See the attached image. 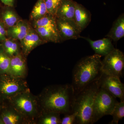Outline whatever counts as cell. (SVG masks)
<instances>
[{
    "instance_id": "cell-1",
    "label": "cell",
    "mask_w": 124,
    "mask_h": 124,
    "mask_svg": "<svg viewBox=\"0 0 124 124\" xmlns=\"http://www.w3.org/2000/svg\"><path fill=\"white\" fill-rule=\"evenodd\" d=\"M75 93L72 85L46 86L37 96L40 111L66 115L73 113Z\"/></svg>"
},
{
    "instance_id": "cell-2",
    "label": "cell",
    "mask_w": 124,
    "mask_h": 124,
    "mask_svg": "<svg viewBox=\"0 0 124 124\" xmlns=\"http://www.w3.org/2000/svg\"><path fill=\"white\" fill-rule=\"evenodd\" d=\"M101 55L94 54L82 58L74 67L72 84L75 94L100 80L103 73Z\"/></svg>"
},
{
    "instance_id": "cell-3",
    "label": "cell",
    "mask_w": 124,
    "mask_h": 124,
    "mask_svg": "<svg viewBox=\"0 0 124 124\" xmlns=\"http://www.w3.org/2000/svg\"><path fill=\"white\" fill-rule=\"evenodd\" d=\"M99 81L75 94L73 112L76 114L75 124H93L94 103L99 88Z\"/></svg>"
},
{
    "instance_id": "cell-4",
    "label": "cell",
    "mask_w": 124,
    "mask_h": 124,
    "mask_svg": "<svg viewBox=\"0 0 124 124\" xmlns=\"http://www.w3.org/2000/svg\"><path fill=\"white\" fill-rule=\"evenodd\" d=\"M5 102L19 113L28 124H35L41 111L37 95L32 94L30 89L18 94Z\"/></svg>"
},
{
    "instance_id": "cell-5",
    "label": "cell",
    "mask_w": 124,
    "mask_h": 124,
    "mask_svg": "<svg viewBox=\"0 0 124 124\" xmlns=\"http://www.w3.org/2000/svg\"><path fill=\"white\" fill-rule=\"evenodd\" d=\"M29 89L25 79L15 77L8 73L0 74V101L2 104Z\"/></svg>"
},
{
    "instance_id": "cell-6",
    "label": "cell",
    "mask_w": 124,
    "mask_h": 124,
    "mask_svg": "<svg viewBox=\"0 0 124 124\" xmlns=\"http://www.w3.org/2000/svg\"><path fill=\"white\" fill-rule=\"evenodd\" d=\"M116 98L106 90L99 86L94 103L93 124L104 116L111 115L118 102Z\"/></svg>"
},
{
    "instance_id": "cell-7",
    "label": "cell",
    "mask_w": 124,
    "mask_h": 124,
    "mask_svg": "<svg viewBox=\"0 0 124 124\" xmlns=\"http://www.w3.org/2000/svg\"><path fill=\"white\" fill-rule=\"evenodd\" d=\"M101 62L103 73L120 78L122 77L124 68V55L120 50L114 49L105 55Z\"/></svg>"
},
{
    "instance_id": "cell-8",
    "label": "cell",
    "mask_w": 124,
    "mask_h": 124,
    "mask_svg": "<svg viewBox=\"0 0 124 124\" xmlns=\"http://www.w3.org/2000/svg\"><path fill=\"white\" fill-rule=\"evenodd\" d=\"M119 77L103 73L99 81V86L120 101H124V85Z\"/></svg>"
},
{
    "instance_id": "cell-9",
    "label": "cell",
    "mask_w": 124,
    "mask_h": 124,
    "mask_svg": "<svg viewBox=\"0 0 124 124\" xmlns=\"http://www.w3.org/2000/svg\"><path fill=\"white\" fill-rule=\"evenodd\" d=\"M56 24L61 42L81 37L80 34L81 31L73 20L56 17Z\"/></svg>"
},
{
    "instance_id": "cell-10",
    "label": "cell",
    "mask_w": 124,
    "mask_h": 124,
    "mask_svg": "<svg viewBox=\"0 0 124 124\" xmlns=\"http://www.w3.org/2000/svg\"><path fill=\"white\" fill-rule=\"evenodd\" d=\"M0 124H28L22 116L7 102L0 110Z\"/></svg>"
},
{
    "instance_id": "cell-11",
    "label": "cell",
    "mask_w": 124,
    "mask_h": 124,
    "mask_svg": "<svg viewBox=\"0 0 124 124\" xmlns=\"http://www.w3.org/2000/svg\"><path fill=\"white\" fill-rule=\"evenodd\" d=\"M19 42L22 53L26 57L37 47L45 44L32 27L29 33Z\"/></svg>"
},
{
    "instance_id": "cell-12",
    "label": "cell",
    "mask_w": 124,
    "mask_h": 124,
    "mask_svg": "<svg viewBox=\"0 0 124 124\" xmlns=\"http://www.w3.org/2000/svg\"><path fill=\"white\" fill-rule=\"evenodd\" d=\"M26 58L22 53L11 58L9 74L25 79L27 73Z\"/></svg>"
},
{
    "instance_id": "cell-13",
    "label": "cell",
    "mask_w": 124,
    "mask_h": 124,
    "mask_svg": "<svg viewBox=\"0 0 124 124\" xmlns=\"http://www.w3.org/2000/svg\"><path fill=\"white\" fill-rule=\"evenodd\" d=\"M32 28L30 22L21 19L14 26L7 28V38L20 41L27 35Z\"/></svg>"
},
{
    "instance_id": "cell-14",
    "label": "cell",
    "mask_w": 124,
    "mask_h": 124,
    "mask_svg": "<svg viewBox=\"0 0 124 124\" xmlns=\"http://www.w3.org/2000/svg\"><path fill=\"white\" fill-rule=\"evenodd\" d=\"M89 43L95 54L101 56L107 55L115 48L110 38H103L97 40H92L90 38L81 37Z\"/></svg>"
},
{
    "instance_id": "cell-15",
    "label": "cell",
    "mask_w": 124,
    "mask_h": 124,
    "mask_svg": "<svg viewBox=\"0 0 124 124\" xmlns=\"http://www.w3.org/2000/svg\"><path fill=\"white\" fill-rule=\"evenodd\" d=\"M91 17L90 11L82 5L76 2L74 21L81 31L90 23Z\"/></svg>"
},
{
    "instance_id": "cell-16",
    "label": "cell",
    "mask_w": 124,
    "mask_h": 124,
    "mask_svg": "<svg viewBox=\"0 0 124 124\" xmlns=\"http://www.w3.org/2000/svg\"><path fill=\"white\" fill-rule=\"evenodd\" d=\"M76 2L73 0H62L56 12L55 17L74 21Z\"/></svg>"
},
{
    "instance_id": "cell-17",
    "label": "cell",
    "mask_w": 124,
    "mask_h": 124,
    "mask_svg": "<svg viewBox=\"0 0 124 124\" xmlns=\"http://www.w3.org/2000/svg\"><path fill=\"white\" fill-rule=\"evenodd\" d=\"M7 6L0 10V20L4 23L7 29L14 26L22 19L15 10L11 8L12 7Z\"/></svg>"
},
{
    "instance_id": "cell-18",
    "label": "cell",
    "mask_w": 124,
    "mask_h": 124,
    "mask_svg": "<svg viewBox=\"0 0 124 124\" xmlns=\"http://www.w3.org/2000/svg\"><path fill=\"white\" fill-rule=\"evenodd\" d=\"M33 28L45 43L52 42L57 43L61 42L57 28L38 27Z\"/></svg>"
},
{
    "instance_id": "cell-19",
    "label": "cell",
    "mask_w": 124,
    "mask_h": 124,
    "mask_svg": "<svg viewBox=\"0 0 124 124\" xmlns=\"http://www.w3.org/2000/svg\"><path fill=\"white\" fill-rule=\"evenodd\" d=\"M106 36L117 41L124 36V15H120L113 23L112 26Z\"/></svg>"
},
{
    "instance_id": "cell-20",
    "label": "cell",
    "mask_w": 124,
    "mask_h": 124,
    "mask_svg": "<svg viewBox=\"0 0 124 124\" xmlns=\"http://www.w3.org/2000/svg\"><path fill=\"white\" fill-rule=\"evenodd\" d=\"M60 115L53 112L41 111L35 124H61Z\"/></svg>"
},
{
    "instance_id": "cell-21",
    "label": "cell",
    "mask_w": 124,
    "mask_h": 124,
    "mask_svg": "<svg viewBox=\"0 0 124 124\" xmlns=\"http://www.w3.org/2000/svg\"><path fill=\"white\" fill-rule=\"evenodd\" d=\"M1 43L4 51L10 58L22 53L20 42L17 40L7 38Z\"/></svg>"
},
{
    "instance_id": "cell-22",
    "label": "cell",
    "mask_w": 124,
    "mask_h": 124,
    "mask_svg": "<svg viewBox=\"0 0 124 124\" xmlns=\"http://www.w3.org/2000/svg\"><path fill=\"white\" fill-rule=\"evenodd\" d=\"M29 22L33 28L38 27L57 28L56 17L55 16L49 13L38 20Z\"/></svg>"
},
{
    "instance_id": "cell-23",
    "label": "cell",
    "mask_w": 124,
    "mask_h": 124,
    "mask_svg": "<svg viewBox=\"0 0 124 124\" xmlns=\"http://www.w3.org/2000/svg\"><path fill=\"white\" fill-rule=\"evenodd\" d=\"M48 13L44 0H38L30 14V22L38 20Z\"/></svg>"
},
{
    "instance_id": "cell-24",
    "label": "cell",
    "mask_w": 124,
    "mask_h": 124,
    "mask_svg": "<svg viewBox=\"0 0 124 124\" xmlns=\"http://www.w3.org/2000/svg\"><path fill=\"white\" fill-rule=\"evenodd\" d=\"M111 115L113 119L109 123L111 124H117L119 121L122 120L124 116V101L117 102Z\"/></svg>"
},
{
    "instance_id": "cell-25",
    "label": "cell",
    "mask_w": 124,
    "mask_h": 124,
    "mask_svg": "<svg viewBox=\"0 0 124 124\" xmlns=\"http://www.w3.org/2000/svg\"><path fill=\"white\" fill-rule=\"evenodd\" d=\"M11 58L6 54L2 46H0V74L8 73Z\"/></svg>"
},
{
    "instance_id": "cell-26",
    "label": "cell",
    "mask_w": 124,
    "mask_h": 124,
    "mask_svg": "<svg viewBox=\"0 0 124 124\" xmlns=\"http://www.w3.org/2000/svg\"><path fill=\"white\" fill-rule=\"evenodd\" d=\"M62 0H44L48 13L55 16Z\"/></svg>"
},
{
    "instance_id": "cell-27",
    "label": "cell",
    "mask_w": 124,
    "mask_h": 124,
    "mask_svg": "<svg viewBox=\"0 0 124 124\" xmlns=\"http://www.w3.org/2000/svg\"><path fill=\"white\" fill-rule=\"evenodd\" d=\"M76 116V114L74 112L64 115L61 120V124H75Z\"/></svg>"
},
{
    "instance_id": "cell-28",
    "label": "cell",
    "mask_w": 124,
    "mask_h": 124,
    "mask_svg": "<svg viewBox=\"0 0 124 124\" xmlns=\"http://www.w3.org/2000/svg\"><path fill=\"white\" fill-rule=\"evenodd\" d=\"M7 38V29L4 23L0 20V43H1Z\"/></svg>"
},
{
    "instance_id": "cell-29",
    "label": "cell",
    "mask_w": 124,
    "mask_h": 124,
    "mask_svg": "<svg viewBox=\"0 0 124 124\" xmlns=\"http://www.w3.org/2000/svg\"><path fill=\"white\" fill-rule=\"evenodd\" d=\"M3 4L6 6L13 7L14 6V0H0Z\"/></svg>"
},
{
    "instance_id": "cell-30",
    "label": "cell",
    "mask_w": 124,
    "mask_h": 124,
    "mask_svg": "<svg viewBox=\"0 0 124 124\" xmlns=\"http://www.w3.org/2000/svg\"><path fill=\"white\" fill-rule=\"evenodd\" d=\"M2 104L1 103V102L0 101V110L1 108V107H2Z\"/></svg>"
},
{
    "instance_id": "cell-31",
    "label": "cell",
    "mask_w": 124,
    "mask_h": 124,
    "mask_svg": "<svg viewBox=\"0 0 124 124\" xmlns=\"http://www.w3.org/2000/svg\"><path fill=\"white\" fill-rule=\"evenodd\" d=\"M1 45H1V43H0V46H1Z\"/></svg>"
}]
</instances>
